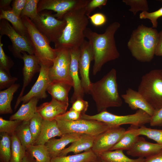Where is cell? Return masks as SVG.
I'll list each match as a JSON object with an SVG mask.
<instances>
[{"mask_svg": "<svg viewBox=\"0 0 162 162\" xmlns=\"http://www.w3.org/2000/svg\"><path fill=\"white\" fill-rule=\"evenodd\" d=\"M120 26L119 22L110 24L103 34H99L87 28L85 31V37L89 42L93 51L94 64L92 73L96 75L108 62L118 58L120 54L117 48L114 35Z\"/></svg>", "mask_w": 162, "mask_h": 162, "instance_id": "6da1fadb", "label": "cell"}, {"mask_svg": "<svg viewBox=\"0 0 162 162\" xmlns=\"http://www.w3.org/2000/svg\"><path fill=\"white\" fill-rule=\"evenodd\" d=\"M87 5L74 8L64 16L62 20L66 21V25L55 48L80 47L83 43L85 38L84 31L88 23L86 14Z\"/></svg>", "mask_w": 162, "mask_h": 162, "instance_id": "7a4b0ae2", "label": "cell"}, {"mask_svg": "<svg viewBox=\"0 0 162 162\" xmlns=\"http://www.w3.org/2000/svg\"><path fill=\"white\" fill-rule=\"evenodd\" d=\"M88 94L94 101L98 113L110 107H119L122 104L118 93L116 72L112 69L99 80L92 82Z\"/></svg>", "mask_w": 162, "mask_h": 162, "instance_id": "3957f363", "label": "cell"}, {"mask_svg": "<svg viewBox=\"0 0 162 162\" xmlns=\"http://www.w3.org/2000/svg\"><path fill=\"white\" fill-rule=\"evenodd\" d=\"M158 33L155 28L142 24L133 30L127 43L133 56L141 62H150L155 55Z\"/></svg>", "mask_w": 162, "mask_h": 162, "instance_id": "277c9868", "label": "cell"}, {"mask_svg": "<svg viewBox=\"0 0 162 162\" xmlns=\"http://www.w3.org/2000/svg\"><path fill=\"white\" fill-rule=\"evenodd\" d=\"M21 19L27 29L34 55L40 65L50 67L56 56V49L51 47L50 41L38 29L30 18L24 16Z\"/></svg>", "mask_w": 162, "mask_h": 162, "instance_id": "5b68a950", "label": "cell"}, {"mask_svg": "<svg viewBox=\"0 0 162 162\" xmlns=\"http://www.w3.org/2000/svg\"><path fill=\"white\" fill-rule=\"evenodd\" d=\"M137 91L155 110L162 108V69L152 70L143 75Z\"/></svg>", "mask_w": 162, "mask_h": 162, "instance_id": "8992f818", "label": "cell"}, {"mask_svg": "<svg viewBox=\"0 0 162 162\" xmlns=\"http://www.w3.org/2000/svg\"><path fill=\"white\" fill-rule=\"evenodd\" d=\"M151 116L144 111L138 110L133 114L118 116L112 114L107 110L93 115L85 114L82 115V119L94 120L106 123L112 126H120L130 124L140 127L150 123Z\"/></svg>", "mask_w": 162, "mask_h": 162, "instance_id": "52a82bcc", "label": "cell"}, {"mask_svg": "<svg viewBox=\"0 0 162 162\" xmlns=\"http://www.w3.org/2000/svg\"><path fill=\"white\" fill-rule=\"evenodd\" d=\"M56 120L62 135L76 133L97 136L114 127L94 120L81 118L74 121Z\"/></svg>", "mask_w": 162, "mask_h": 162, "instance_id": "ba28073f", "label": "cell"}, {"mask_svg": "<svg viewBox=\"0 0 162 162\" xmlns=\"http://www.w3.org/2000/svg\"><path fill=\"white\" fill-rule=\"evenodd\" d=\"M38 14L37 17L31 21L50 42L55 45L62 34L66 21L57 19L50 10H44Z\"/></svg>", "mask_w": 162, "mask_h": 162, "instance_id": "9c48e42d", "label": "cell"}, {"mask_svg": "<svg viewBox=\"0 0 162 162\" xmlns=\"http://www.w3.org/2000/svg\"><path fill=\"white\" fill-rule=\"evenodd\" d=\"M56 49V56L49 70V77L51 82H64L71 84L73 87V83L70 73L71 61L70 49L66 48Z\"/></svg>", "mask_w": 162, "mask_h": 162, "instance_id": "30bf717a", "label": "cell"}, {"mask_svg": "<svg viewBox=\"0 0 162 162\" xmlns=\"http://www.w3.org/2000/svg\"><path fill=\"white\" fill-rule=\"evenodd\" d=\"M0 34L1 36L7 35L10 39L12 45L8 48L15 57L22 59V52L34 55L33 49L29 39L18 33L6 20H0Z\"/></svg>", "mask_w": 162, "mask_h": 162, "instance_id": "8fae6325", "label": "cell"}, {"mask_svg": "<svg viewBox=\"0 0 162 162\" xmlns=\"http://www.w3.org/2000/svg\"><path fill=\"white\" fill-rule=\"evenodd\" d=\"M90 0H40L37 7L38 13L44 10L53 11L58 19L62 20L67 12L77 7L87 4Z\"/></svg>", "mask_w": 162, "mask_h": 162, "instance_id": "7c38bea8", "label": "cell"}, {"mask_svg": "<svg viewBox=\"0 0 162 162\" xmlns=\"http://www.w3.org/2000/svg\"><path fill=\"white\" fill-rule=\"evenodd\" d=\"M126 131L120 126L112 127L96 136L92 150L97 156L110 151L119 141Z\"/></svg>", "mask_w": 162, "mask_h": 162, "instance_id": "4fadbf2b", "label": "cell"}, {"mask_svg": "<svg viewBox=\"0 0 162 162\" xmlns=\"http://www.w3.org/2000/svg\"><path fill=\"white\" fill-rule=\"evenodd\" d=\"M40 65V69L36 82L28 93L16 100L14 107L15 110L21 102H22V104H25L34 98L39 99H44L47 97L46 91L51 82L49 75L50 67L43 65Z\"/></svg>", "mask_w": 162, "mask_h": 162, "instance_id": "5bb4252c", "label": "cell"}, {"mask_svg": "<svg viewBox=\"0 0 162 162\" xmlns=\"http://www.w3.org/2000/svg\"><path fill=\"white\" fill-rule=\"evenodd\" d=\"M80 48L79 74L82 85L85 93H88L91 83L89 77V69L91 63L94 60V54L89 42L85 40L80 46Z\"/></svg>", "mask_w": 162, "mask_h": 162, "instance_id": "9a60e30c", "label": "cell"}, {"mask_svg": "<svg viewBox=\"0 0 162 162\" xmlns=\"http://www.w3.org/2000/svg\"><path fill=\"white\" fill-rule=\"evenodd\" d=\"M70 49L71 55L70 73L73 83L74 88V92L70 102L72 103L77 99H83L85 92L79 76L80 47L72 48Z\"/></svg>", "mask_w": 162, "mask_h": 162, "instance_id": "2e32d148", "label": "cell"}, {"mask_svg": "<svg viewBox=\"0 0 162 162\" xmlns=\"http://www.w3.org/2000/svg\"><path fill=\"white\" fill-rule=\"evenodd\" d=\"M22 59L24 64L22 69L23 84L16 100L23 95L26 87L29 83L34 75L40 72L41 68L38 61L34 55L27 54L25 52H22Z\"/></svg>", "mask_w": 162, "mask_h": 162, "instance_id": "e0dca14e", "label": "cell"}, {"mask_svg": "<svg viewBox=\"0 0 162 162\" xmlns=\"http://www.w3.org/2000/svg\"><path fill=\"white\" fill-rule=\"evenodd\" d=\"M162 151V145L148 142L143 137L139 136L133 146L126 153L133 157L146 158Z\"/></svg>", "mask_w": 162, "mask_h": 162, "instance_id": "ac0fdd59", "label": "cell"}, {"mask_svg": "<svg viewBox=\"0 0 162 162\" xmlns=\"http://www.w3.org/2000/svg\"><path fill=\"white\" fill-rule=\"evenodd\" d=\"M121 97L132 110H141L151 117L156 111L138 91L131 88H128Z\"/></svg>", "mask_w": 162, "mask_h": 162, "instance_id": "d6986e66", "label": "cell"}, {"mask_svg": "<svg viewBox=\"0 0 162 162\" xmlns=\"http://www.w3.org/2000/svg\"><path fill=\"white\" fill-rule=\"evenodd\" d=\"M68 105L69 104L61 102L52 98L50 101L44 103L37 107V112L43 119L52 120L66 112Z\"/></svg>", "mask_w": 162, "mask_h": 162, "instance_id": "ffe728a7", "label": "cell"}, {"mask_svg": "<svg viewBox=\"0 0 162 162\" xmlns=\"http://www.w3.org/2000/svg\"><path fill=\"white\" fill-rule=\"evenodd\" d=\"M82 135L76 133L64 134L59 139L52 138L45 145L51 158L59 156L67 145L78 139Z\"/></svg>", "mask_w": 162, "mask_h": 162, "instance_id": "44dd1931", "label": "cell"}, {"mask_svg": "<svg viewBox=\"0 0 162 162\" xmlns=\"http://www.w3.org/2000/svg\"><path fill=\"white\" fill-rule=\"evenodd\" d=\"M62 135L55 119H43L40 133L34 145L45 144L50 139Z\"/></svg>", "mask_w": 162, "mask_h": 162, "instance_id": "7402d4cb", "label": "cell"}, {"mask_svg": "<svg viewBox=\"0 0 162 162\" xmlns=\"http://www.w3.org/2000/svg\"><path fill=\"white\" fill-rule=\"evenodd\" d=\"M96 136L83 134L80 138L72 142L69 146L63 150L59 156H66L70 152L74 154H78L91 149Z\"/></svg>", "mask_w": 162, "mask_h": 162, "instance_id": "603a6c76", "label": "cell"}, {"mask_svg": "<svg viewBox=\"0 0 162 162\" xmlns=\"http://www.w3.org/2000/svg\"><path fill=\"white\" fill-rule=\"evenodd\" d=\"M73 86L69 83L58 81H52L47 91L53 98L61 102L69 104L68 94Z\"/></svg>", "mask_w": 162, "mask_h": 162, "instance_id": "cb8c5ba5", "label": "cell"}, {"mask_svg": "<svg viewBox=\"0 0 162 162\" xmlns=\"http://www.w3.org/2000/svg\"><path fill=\"white\" fill-rule=\"evenodd\" d=\"M39 100L34 98L27 103L22 104L18 111L10 116L9 120L30 121L37 112V105Z\"/></svg>", "mask_w": 162, "mask_h": 162, "instance_id": "d4e9b609", "label": "cell"}, {"mask_svg": "<svg viewBox=\"0 0 162 162\" xmlns=\"http://www.w3.org/2000/svg\"><path fill=\"white\" fill-rule=\"evenodd\" d=\"M20 86L19 84H14L6 89L0 92V113L10 114L13 112L11 102L14 93Z\"/></svg>", "mask_w": 162, "mask_h": 162, "instance_id": "484cf974", "label": "cell"}, {"mask_svg": "<svg viewBox=\"0 0 162 162\" xmlns=\"http://www.w3.org/2000/svg\"><path fill=\"white\" fill-rule=\"evenodd\" d=\"M0 12V20L4 19L8 21L18 33L29 39L27 29L21 18L15 14L12 10H1Z\"/></svg>", "mask_w": 162, "mask_h": 162, "instance_id": "4316f807", "label": "cell"}, {"mask_svg": "<svg viewBox=\"0 0 162 162\" xmlns=\"http://www.w3.org/2000/svg\"><path fill=\"white\" fill-rule=\"evenodd\" d=\"M102 162H143L145 158H130L125 154L122 150L109 151L98 155Z\"/></svg>", "mask_w": 162, "mask_h": 162, "instance_id": "83f0119b", "label": "cell"}, {"mask_svg": "<svg viewBox=\"0 0 162 162\" xmlns=\"http://www.w3.org/2000/svg\"><path fill=\"white\" fill-rule=\"evenodd\" d=\"M98 157L91 149L78 154L53 158L51 162H92Z\"/></svg>", "mask_w": 162, "mask_h": 162, "instance_id": "f1b7e54d", "label": "cell"}, {"mask_svg": "<svg viewBox=\"0 0 162 162\" xmlns=\"http://www.w3.org/2000/svg\"><path fill=\"white\" fill-rule=\"evenodd\" d=\"M126 131L137 136H145L162 146V130L150 128L144 125L139 127L131 125Z\"/></svg>", "mask_w": 162, "mask_h": 162, "instance_id": "f546056e", "label": "cell"}, {"mask_svg": "<svg viewBox=\"0 0 162 162\" xmlns=\"http://www.w3.org/2000/svg\"><path fill=\"white\" fill-rule=\"evenodd\" d=\"M26 150L34 159L35 162H51V158L45 144L31 145Z\"/></svg>", "mask_w": 162, "mask_h": 162, "instance_id": "4dcf8cb0", "label": "cell"}, {"mask_svg": "<svg viewBox=\"0 0 162 162\" xmlns=\"http://www.w3.org/2000/svg\"><path fill=\"white\" fill-rule=\"evenodd\" d=\"M29 121H22L18 126L15 134L24 148L33 145V141L29 127Z\"/></svg>", "mask_w": 162, "mask_h": 162, "instance_id": "1f68e13d", "label": "cell"}, {"mask_svg": "<svg viewBox=\"0 0 162 162\" xmlns=\"http://www.w3.org/2000/svg\"><path fill=\"white\" fill-rule=\"evenodd\" d=\"M11 158L10 162H22L26 154L23 146L15 133L11 135Z\"/></svg>", "mask_w": 162, "mask_h": 162, "instance_id": "d6a6232c", "label": "cell"}, {"mask_svg": "<svg viewBox=\"0 0 162 162\" xmlns=\"http://www.w3.org/2000/svg\"><path fill=\"white\" fill-rule=\"evenodd\" d=\"M11 135L1 133L0 158L1 162H10L11 158Z\"/></svg>", "mask_w": 162, "mask_h": 162, "instance_id": "836d02e7", "label": "cell"}, {"mask_svg": "<svg viewBox=\"0 0 162 162\" xmlns=\"http://www.w3.org/2000/svg\"><path fill=\"white\" fill-rule=\"evenodd\" d=\"M139 136L126 130L122 138L110 151L117 150L128 151L132 148Z\"/></svg>", "mask_w": 162, "mask_h": 162, "instance_id": "e575fe53", "label": "cell"}, {"mask_svg": "<svg viewBox=\"0 0 162 162\" xmlns=\"http://www.w3.org/2000/svg\"><path fill=\"white\" fill-rule=\"evenodd\" d=\"M43 119L37 112L29 121V127L32 134L33 144L40 133Z\"/></svg>", "mask_w": 162, "mask_h": 162, "instance_id": "d590c367", "label": "cell"}, {"mask_svg": "<svg viewBox=\"0 0 162 162\" xmlns=\"http://www.w3.org/2000/svg\"><path fill=\"white\" fill-rule=\"evenodd\" d=\"M39 0H27L25 6L22 10L20 18L27 17L32 20L38 16L37 7Z\"/></svg>", "mask_w": 162, "mask_h": 162, "instance_id": "8d00e7d4", "label": "cell"}, {"mask_svg": "<svg viewBox=\"0 0 162 162\" xmlns=\"http://www.w3.org/2000/svg\"><path fill=\"white\" fill-rule=\"evenodd\" d=\"M22 121L19 120H7L0 117V132L11 135L15 133L18 126Z\"/></svg>", "mask_w": 162, "mask_h": 162, "instance_id": "74e56055", "label": "cell"}, {"mask_svg": "<svg viewBox=\"0 0 162 162\" xmlns=\"http://www.w3.org/2000/svg\"><path fill=\"white\" fill-rule=\"evenodd\" d=\"M122 2L130 7L129 10L132 12L134 15L139 11H147L149 9L146 0H123Z\"/></svg>", "mask_w": 162, "mask_h": 162, "instance_id": "f35d334b", "label": "cell"}, {"mask_svg": "<svg viewBox=\"0 0 162 162\" xmlns=\"http://www.w3.org/2000/svg\"><path fill=\"white\" fill-rule=\"evenodd\" d=\"M2 36L0 35V68L10 75V69L13 66L14 62L4 51L2 47L3 44L1 42Z\"/></svg>", "mask_w": 162, "mask_h": 162, "instance_id": "ab89813d", "label": "cell"}, {"mask_svg": "<svg viewBox=\"0 0 162 162\" xmlns=\"http://www.w3.org/2000/svg\"><path fill=\"white\" fill-rule=\"evenodd\" d=\"M17 80V78L12 77L10 75L0 68V90L9 88L14 84Z\"/></svg>", "mask_w": 162, "mask_h": 162, "instance_id": "60d3db41", "label": "cell"}, {"mask_svg": "<svg viewBox=\"0 0 162 162\" xmlns=\"http://www.w3.org/2000/svg\"><path fill=\"white\" fill-rule=\"evenodd\" d=\"M162 16V7L158 10L152 12L147 11L142 12L140 14V19H149L151 22L154 28H156L158 26V19Z\"/></svg>", "mask_w": 162, "mask_h": 162, "instance_id": "b9f144b4", "label": "cell"}, {"mask_svg": "<svg viewBox=\"0 0 162 162\" xmlns=\"http://www.w3.org/2000/svg\"><path fill=\"white\" fill-rule=\"evenodd\" d=\"M82 114L70 109L64 114L56 117L55 120L68 121H74L81 119Z\"/></svg>", "mask_w": 162, "mask_h": 162, "instance_id": "7bdbcfd3", "label": "cell"}, {"mask_svg": "<svg viewBox=\"0 0 162 162\" xmlns=\"http://www.w3.org/2000/svg\"><path fill=\"white\" fill-rule=\"evenodd\" d=\"M88 106L87 101L83 99L76 100L72 103V106L70 109L79 112L82 115L85 114Z\"/></svg>", "mask_w": 162, "mask_h": 162, "instance_id": "ee69618b", "label": "cell"}, {"mask_svg": "<svg viewBox=\"0 0 162 162\" xmlns=\"http://www.w3.org/2000/svg\"><path fill=\"white\" fill-rule=\"evenodd\" d=\"M107 2V0H90L86 7V14L87 16L97 8H101L105 5Z\"/></svg>", "mask_w": 162, "mask_h": 162, "instance_id": "f6af8a7d", "label": "cell"}, {"mask_svg": "<svg viewBox=\"0 0 162 162\" xmlns=\"http://www.w3.org/2000/svg\"><path fill=\"white\" fill-rule=\"evenodd\" d=\"M92 24L95 26H99L104 25L106 21L105 15L101 13H95L91 16H88Z\"/></svg>", "mask_w": 162, "mask_h": 162, "instance_id": "bcb514c9", "label": "cell"}, {"mask_svg": "<svg viewBox=\"0 0 162 162\" xmlns=\"http://www.w3.org/2000/svg\"><path fill=\"white\" fill-rule=\"evenodd\" d=\"M27 0H14L12 1V10L17 16L20 17Z\"/></svg>", "mask_w": 162, "mask_h": 162, "instance_id": "7dc6e473", "label": "cell"}, {"mask_svg": "<svg viewBox=\"0 0 162 162\" xmlns=\"http://www.w3.org/2000/svg\"><path fill=\"white\" fill-rule=\"evenodd\" d=\"M149 123L152 126H162V108L155 111L151 117Z\"/></svg>", "mask_w": 162, "mask_h": 162, "instance_id": "c3c4849f", "label": "cell"}, {"mask_svg": "<svg viewBox=\"0 0 162 162\" xmlns=\"http://www.w3.org/2000/svg\"><path fill=\"white\" fill-rule=\"evenodd\" d=\"M155 55L162 56V29L158 33V40L155 51Z\"/></svg>", "mask_w": 162, "mask_h": 162, "instance_id": "681fc988", "label": "cell"}, {"mask_svg": "<svg viewBox=\"0 0 162 162\" xmlns=\"http://www.w3.org/2000/svg\"><path fill=\"white\" fill-rule=\"evenodd\" d=\"M143 162H162V151L154 155L145 158Z\"/></svg>", "mask_w": 162, "mask_h": 162, "instance_id": "f907efd6", "label": "cell"}, {"mask_svg": "<svg viewBox=\"0 0 162 162\" xmlns=\"http://www.w3.org/2000/svg\"><path fill=\"white\" fill-rule=\"evenodd\" d=\"M12 1L11 0H1L0 1V10H11L12 8L10 6V4Z\"/></svg>", "mask_w": 162, "mask_h": 162, "instance_id": "816d5d0a", "label": "cell"}, {"mask_svg": "<svg viewBox=\"0 0 162 162\" xmlns=\"http://www.w3.org/2000/svg\"><path fill=\"white\" fill-rule=\"evenodd\" d=\"M22 162H35V160L34 159L26 152Z\"/></svg>", "mask_w": 162, "mask_h": 162, "instance_id": "f5cc1de1", "label": "cell"}, {"mask_svg": "<svg viewBox=\"0 0 162 162\" xmlns=\"http://www.w3.org/2000/svg\"><path fill=\"white\" fill-rule=\"evenodd\" d=\"M92 162H102L100 158L98 157L96 159Z\"/></svg>", "mask_w": 162, "mask_h": 162, "instance_id": "db71d44e", "label": "cell"}]
</instances>
